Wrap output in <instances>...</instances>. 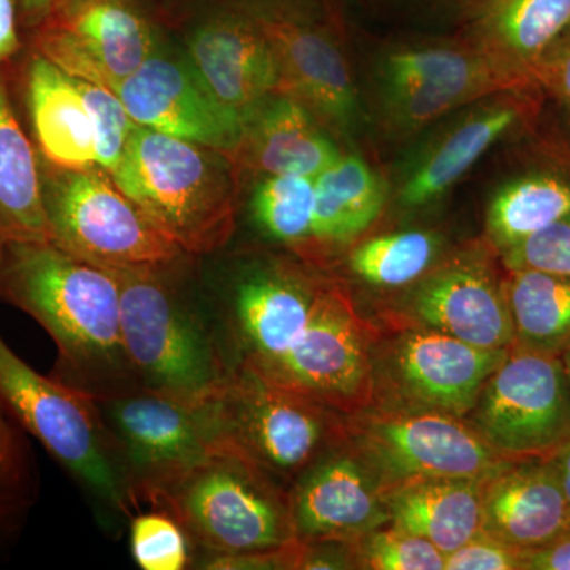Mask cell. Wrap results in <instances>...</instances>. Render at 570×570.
I'll return each instance as SVG.
<instances>
[{
  "label": "cell",
  "instance_id": "obj_1",
  "mask_svg": "<svg viewBox=\"0 0 570 570\" xmlns=\"http://www.w3.org/2000/svg\"><path fill=\"white\" fill-rule=\"evenodd\" d=\"M0 299L39 322L58 347L52 377L105 400L137 385L122 344L110 269L50 242L0 243Z\"/></svg>",
  "mask_w": 570,
  "mask_h": 570
},
{
  "label": "cell",
  "instance_id": "obj_2",
  "mask_svg": "<svg viewBox=\"0 0 570 570\" xmlns=\"http://www.w3.org/2000/svg\"><path fill=\"white\" fill-rule=\"evenodd\" d=\"M111 176L186 254H212L234 235L239 168L228 153L138 126Z\"/></svg>",
  "mask_w": 570,
  "mask_h": 570
},
{
  "label": "cell",
  "instance_id": "obj_3",
  "mask_svg": "<svg viewBox=\"0 0 570 570\" xmlns=\"http://www.w3.org/2000/svg\"><path fill=\"white\" fill-rule=\"evenodd\" d=\"M145 502L174 517L206 558L261 553L296 539L288 494L228 448L213 450Z\"/></svg>",
  "mask_w": 570,
  "mask_h": 570
},
{
  "label": "cell",
  "instance_id": "obj_4",
  "mask_svg": "<svg viewBox=\"0 0 570 570\" xmlns=\"http://www.w3.org/2000/svg\"><path fill=\"white\" fill-rule=\"evenodd\" d=\"M174 269H110L119 285L122 344L137 385L205 401L234 366L213 325L176 287Z\"/></svg>",
  "mask_w": 570,
  "mask_h": 570
},
{
  "label": "cell",
  "instance_id": "obj_5",
  "mask_svg": "<svg viewBox=\"0 0 570 570\" xmlns=\"http://www.w3.org/2000/svg\"><path fill=\"white\" fill-rule=\"evenodd\" d=\"M0 407L107 508L130 517L140 505L121 450L96 400L37 373L2 336Z\"/></svg>",
  "mask_w": 570,
  "mask_h": 570
},
{
  "label": "cell",
  "instance_id": "obj_6",
  "mask_svg": "<svg viewBox=\"0 0 570 570\" xmlns=\"http://www.w3.org/2000/svg\"><path fill=\"white\" fill-rule=\"evenodd\" d=\"M40 178L50 243L59 249L105 269L163 268L187 255L99 165L61 168L40 159Z\"/></svg>",
  "mask_w": 570,
  "mask_h": 570
},
{
  "label": "cell",
  "instance_id": "obj_7",
  "mask_svg": "<svg viewBox=\"0 0 570 570\" xmlns=\"http://www.w3.org/2000/svg\"><path fill=\"white\" fill-rule=\"evenodd\" d=\"M209 404L220 444L273 479L298 478L346 439V422L335 409L279 387L245 366L232 367Z\"/></svg>",
  "mask_w": 570,
  "mask_h": 570
},
{
  "label": "cell",
  "instance_id": "obj_8",
  "mask_svg": "<svg viewBox=\"0 0 570 570\" xmlns=\"http://www.w3.org/2000/svg\"><path fill=\"white\" fill-rule=\"evenodd\" d=\"M346 422V441L382 491L419 479H487L510 456L499 453L466 419L412 409H365Z\"/></svg>",
  "mask_w": 570,
  "mask_h": 570
},
{
  "label": "cell",
  "instance_id": "obj_9",
  "mask_svg": "<svg viewBox=\"0 0 570 570\" xmlns=\"http://www.w3.org/2000/svg\"><path fill=\"white\" fill-rule=\"evenodd\" d=\"M246 11L272 45L281 96L302 104L324 127L352 130L358 124V94L343 47L333 31L328 2L317 0H227Z\"/></svg>",
  "mask_w": 570,
  "mask_h": 570
},
{
  "label": "cell",
  "instance_id": "obj_10",
  "mask_svg": "<svg viewBox=\"0 0 570 570\" xmlns=\"http://www.w3.org/2000/svg\"><path fill=\"white\" fill-rule=\"evenodd\" d=\"M510 348L485 351L456 337L406 324L384 346H371L373 403L466 417Z\"/></svg>",
  "mask_w": 570,
  "mask_h": 570
},
{
  "label": "cell",
  "instance_id": "obj_11",
  "mask_svg": "<svg viewBox=\"0 0 570 570\" xmlns=\"http://www.w3.org/2000/svg\"><path fill=\"white\" fill-rule=\"evenodd\" d=\"M96 403L121 450L138 504L224 448L209 400L187 401L135 385Z\"/></svg>",
  "mask_w": 570,
  "mask_h": 570
},
{
  "label": "cell",
  "instance_id": "obj_12",
  "mask_svg": "<svg viewBox=\"0 0 570 570\" xmlns=\"http://www.w3.org/2000/svg\"><path fill=\"white\" fill-rule=\"evenodd\" d=\"M464 419L502 455L550 456L570 442V389L561 356L510 348Z\"/></svg>",
  "mask_w": 570,
  "mask_h": 570
},
{
  "label": "cell",
  "instance_id": "obj_13",
  "mask_svg": "<svg viewBox=\"0 0 570 570\" xmlns=\"http://www.w3.org/2000/svg\"><path fill=\"white\" fill-rule=\"evenodd\" d=\"M379 82L385 122L406 135L491 94L524 89L464 39L389 52L379 66Z\"/></svg>",
  "mask_w": 570,
  "mask_h": 570
},
{
  "label": "cell",
  "instance_id": "obj_14",
  "mask_svg": "<svg viewBox=\"0 0 570 570\" xmlns=\"http://www.w3.org/2000/svg\"><path fill=\"white\" fill-rule=\"evenodd\" d=\"M24 41L70 77L110 89L156 51L140 0H51Z\"/></svg>",
  "mask_w": 570,
  "mask_h": 570
},
{
  "label": "cell",
  "instance_id": "obj_15",
  "mask_svg": "<svg viewBox=\"0 0 570 570\" xmlns=\"http://www.w3.org/2000/svg\"><path fill=\"white\" fill-rule=\"evenodd\" d=\"M371 346L346 292L324 283L302 340L275 365L254 373L351 415L373 404Z\"/></svg>",
  "mask_w": 570,
  "mask_h": 570
},
{
  "label": "cell",
  "instance_id": "obj_16",
  "mask_svg": "<svg viewBox=\"0 0 570 570\" xmlns=\"http://www.w3.org/2000/svg\"><path fill=\"white\" fill-rule=\"evenodd\" d=\"M395 316L485 351L515 344L504 279L482 250L434 265L397 299Z\"/></svg>",
  "mask_w": 570,
  "mask_h": 570
},
{
  "label": "cell",
  "instance_id": "obj_17",
  "mask_svg": "<svg viewBox=\"0 0 570 570\" xmlns=\"http://www.w3.org/2000/svg\"><path fill=\"white\" fill-rule=\"evenodd\" d=\"M542 96L538 86L501 91L449 115L406 164L400 205L419 209L441 200L498 141L535 121Z\"/></svg>",
  "mask_w": 570,
  "mask_h": 570
},
{
  "label": "cell",
  "instance_id": "obj_18",
  "mask_svg": "<svg viewBox=\"0 0 570 570\" xmlns=\"http://www.w3.org/2000/svg\"><path fill=\"white\" fill-rule=\"evenodd\" d=\"M112 91L138 126L228 154L242 137V116L217 100L187 59L153 52Z\"/></svg>",
  "mask_w": 570,
  "mask_h": 570
},
{
  "label": "cell",
  "instance_id": "obj_19",
  "mask_svg": "<svg viewBox=\"0 0 570 570\" xmlns=\"http://www.w3.org/2000/svg\"><path fill=\"white\" fill-rule=\"evenodd\" d=\"M288 498L303 542H354L390 523L381 483L352 448L325 452L296 478Z\"/></svg>",
  "mask_w": 570,
  "mask_h": 570
},
{
  "label": "cell",
  "instance_id": "obj_20",
  "mask_svg": "<svg viewBox=\"0 0 570 570\" xmlns=\"http://www.w3.org/2000/svg\"><path fill=\"white\" fill-rule=\"evenodd\" d=\"M322 284L281 264L239 277L227 321L239 352L236 365L261 373L291 352L305 335Z\"/></svg>",
  "mask_w": 570,
  "mask_h": 570
},
{
  "label": "cell",
  "instance_id": "obj_21",
  "mask_svg": "<svg viewBox=\"0 0 570 570\" xmlns=\"http://www.w3.org/2000/svg\"><path fill=\"white\" fill-rule=\"evenodd\" d=\"M187 61L220 104L243 122L266 97L277 92L279 71L272 45L257 22L227 2L202 21L187 41Z\"/></svg>",
  "mask_w": 570,
  "mask_h": 570
},
{
  "label": "cell",
  "instance_id": "obj_22",
  "mask_svg": "<svg viewBox=\"0 0 570 570\" xmlns=\"http://www.w3.org/2000/svg\"><path fill=\"white\" fill-rule=\"evenodd\" d=\"M13 94L41 160L61 168L97 165L91 118L73 77L26 47L13 61Z\"/></svg>",
  "mask_w": 570,
  "mask_h": 570
},
{
  "label": "cell",
  "instance_id": "obj_23",
  "mask_svg": "<svg viewBox=\"0 0 570 570\" xmlns=\"http://www.w3.org/2000/svg\"><path fill=\"white\" fill-rule=\"evenodd\" d=\"M482 532L520 551L568 534V501L549 456L512 460L483 479Z\"/></svg>",
  "mask_w": 570,
  "mask_h": 570
},
{
  "label": "cell",
  "instance_id": "obj_24",
  "mask_svg": "<svg viewBox=\"0 0 570 570\" xmlns=\"http://www.w3.org/2000/svg\"><path fill=\"white\" fill-rule=\"evenodd\" d=\"M230 156L236 167L255 174L316 178L341 153L313 112L273 94L246 116Z\"/></svg>",
  "mask_w": 570,
  "mask_h": 570
},
{
  "label": "cell",
  "instance_id": "obj_25",
  "mask_svg": "<svg viewBox=\"0 0 570 570\" xmlns=\"http://www.w3.org/2000/svg\"><path fill=\"white\" fill-rule=\"evenodd\" d=\"M466 20L463 39L520 88H531L540 56L570 26V0H485Z\"/></svg>",
  "mask_w": 570,
  "mask_h": 570
},
{
  "label": "cell",
  "instance_id": "obj_26",
  "mask_svg": "<svg viewBox=\"0 0 570 570\" xmlns=\"http://www.w3.org/2000/svg\"><path fill=\"white\" fill-rule=\"evenodd\" d=\"M50 242L40 159L14 104L13 61L0 63V243Z\"/></svg>",
  "mask_w": 570,
  "mask_h": 570
},
{
  "label": "cell",
  "instance_id": "obj_27",
  "mask_svg": "<svg viewBox=\"0 0 570 570\" xmlns=\"http://www.w3.org/2000/svg\"><path fill=\"white\" fill-rule=\"evenodd\" d=\"M482 480L419 479L382 491L390 524L452 553L482 532Z\"/></svg>",
  "mask_w": 570,
  "mask_h": 570
},
{
  "label": "cell",
  "instance_id": "obj_28",
  "mask_svg": "<svg viewBox=\"0 0 570 570\" xmlns=\"http://www.w3.org/2000/svg\"><path fill=\"white\" fill-rule=\"evenodd\" d=\"M535 165L502 184L487 212V234L499 253L570 214V151L554 149Z\"/></svg>",
  "mask_w": 570,
  "mask_h": 570
},
{
  "label": "cell",
  "instance_id": "obj_29",
  "mask_svg": "<svg viewBox=\"0 0 570 570\" xmlns=\"http://www.w3.org/2000/svg\"><path fill=\"white\" fill-rule=\"evenodd\" d=\"M313 235L309 245H347L376 223L387 202L381 176L360 156L348 154L314 178ZM307 245V246H309Z\"/></svg>",
  "mask_w": 570,
  "mask_h": 570
},
{
  "label": "cell",
  "instance_id": "obj_30",
  "mask_svg": "<svg viewBox=\"0 0 570 570\" xmlns=\"http://www.w3.org/2000/svg\"><path fill=\"white\" fill-rule=\"evenodd\" d=\"M505 295L513 347L561 356L570 351V276L521 269L509 272Z\"/></svg>",
  "mask_w": 570,
  "mask_h": 570
},
{
  "label": "cell",
  "instance_id": "obj_31",
  "mask_svg": "<svg viewBox=\"0 0 570 570\" xmlns=\"http://www.w3.org/2000/svg\"><path fill=\"white\" fill-rule=\"evenodd\" d=\"M441 238L433 232L404 230L366 239L348 257L351 272L377 288H407L438 264Z\"/></svg>",
  "mask_w": 570,
  "mask_h": 570
},
{
  "label": "cell",
  "instance_id": "obj_32",
  "mask_svg": "<svg viewBox=\"0 0 570 570\" xmlns=\"http://www.w3.org/2000/svg\"><path fill=\"white\" fill-rule=\"evenodd\" d=\"M314 178L265 176L253 197L255 224L269 238L284 245L306 247L313 235Z\"/></svg>",
  "mask_w": 570,
  "mask_h": 570
},
{
  "label": "cell",
  "instance_id": "obj_33",
  "mask_svg": "<svg viewBox=\"0 0 570 570\" xmlns=\"http://www.w3.org/2000/svg\"><path fill=\"white\" fill-rule=\"evenodd\" d=\"M354 568L371 570H444L445 554L430 540L393 524L348 542Z\"/></svg>",
  "mask_w": 570,
  "mask_h": 570
},
{
  "label": "cell",
  "instance_id": "obj_34",
  "mask_svg": "<svg viewBox=\"0 0 570 570\" xmlns=\"http://www.w3.org/2000/svg\"><path fill=\"white\" fill-rule=\"evenodd\" d=\"M37 498V478L28 442L0 407V530L21 527Z\"/></svg>",
  "mask_w": 570,
  "mask_h": 570
},
{
  "label": "cell",
  "instance_id": "obj_35",
  "mask_svg": "<svg viewBox=\"0 0 570 570\" xmlns=\"http://www.w3.org/2000/svg\"><path fill=\"white\" fill-rule=\"evenodd\" d=\"M73 80L91 118L96 164L112 174L121 164L138 124L112 89L78 78Z\"/></svg>",
  "mask_w": 570,
  "mask_h": 570
},
{
  "label": "cell",
  "instance_id": "obj_36",
  "mask_svg": "<svg viewBox=\"0 0 570 570\" xmlns=\"http://www.w3.org/2000/svg\"><path fill=\"white\" fill-rule=\"evenodd\" d=\"M130 549L142 570H183L193 564L189 538L163 510L134 517Z\"/></svg>",
  "mask_w": 570,
  "mask_h": 570
},
{
  "label": "cell",
  "instance_id": "obj_37",
  "mask_svg": "<svg viewBox=\"0 0 570 570\" xmlns=\"http://www.w3.org/2000/svg\"><path fill=\"white\" fill-rule=\"evenodd\" d=\"M508 272L534 269L570 276V214L499 253Z\"/></svg>",
  "mask_w": 570,
  "mask_h": 570
},
{
  "label": "cell",
  "instance_id": "obj_38",
  "mask_svg": "<svg viewBox=\"0 0 570 570\" xmlns=\"http://www.w3.org/2000/svg\"><path fill=\"white\" fill-rule=\"evenodd\" d=\"M444 570H523V551L480 532L460 549L445 554Z\"/></svg>",
  "mask_w": 570,
  "mask_h": 570
},
{
  "label": "cell",
  "instance_id": "obj_39",
  "mask_svg": "<svg viewBox=\"0 0 570 570\" xmlns=\"http://www.w3.org/2000/svg\"><path fill=\"white\" fill-rule=\"evenodd\" d=\"M532 81L560 105L570 121V26L540 56L532 70Z\"/></svg>",
  "mask_w": 570,
  "mask_h": 570
},
{
  "label": "cell",
  "instance_id": "obj_40",
  "mask_svg": "<svg viewBox=\"0 0 570 570\" xmlns=\"http://www.w3.org/2000/svg\"><path fill=\"white\" fill-rule=\"evenodd\" d=\"M24 48L18 0H0V63L14 61Z\"/></svg>",
  "mask_w": 570,
  "mask_h": 570
},
{
  "label": "cell",
  "instance_id": "obj_41",
  "mask_svg": "<svg viewBox=\"0 0 570 570\" xmlns=\"http://www.w3.org/2000/svg\"><path fill=\"white\" fill-rule=\"evenodd\" d=\"M523 570H570V532L539 549L523 551Z\"/></svg>",
  "mask_w": 570,
  "mask_h": 570
},
{
  "label": "cell",
  "instance_id": "obj_42",
  "mask_svg": "<svg viewBox=\"0 0 570 570\" xmlns=\"http://www.w3.org/2000/svg\"><path fill=\"white\" fill-rule=\"evenodd\" d=\"M22 33L31 32L40 24L50 9L51 0H18Z\"/></svg>",
  "mask_w": 570,
  "mask_h": 570
},
{
  "label": "cell",
  "instance_id": "obj_43",
  "mask_svg": "<svg viewBox=\"0 0 570 570\" xmlns=\"http://www.w3.org/2000/svg\"><path fill=\"white\" fill-rule=\"evenodd\" d=\"M549 459L554 469H557L562 491H564L566 501H568L570 532V442L562 445V448L558 449L557 452L551 453Z\"/></svg>",
  "mask_w": 570,
  "mask_h": 570
},
{
  "label": "cell",
  "instance_id": "obj_44",
  "mask_svg": "<svg viewBox=\"0 0 570 570\" xmlns=\"http://www.w3.org/2000/svg\"><path fill=\"white\" fill-rule=\"evenodd\" d=\"M403 2L415 3V6L430 7V9H455L464 17H469L485 0H403Z\"/></svg>",
  "mask_w": 570,
  "mask_h": 570
},
{
  "label": "cell",
  "instance_id": "obj_45",
  "mask_svg": "<svg viewBox=\"0 0 570 570\" xmlns=\"http://www.w3.org/2000/svg\"><path fill=\"white\" fill-rule=\"evenodd\" d=\"M562 365H564L566 377H568L569 389H570V351L566 352L564 355H561Z\"/></svg>",
  "mask_w": 570,
  "mask_h": 570
},
{
  "label": "cell",
  "instance_id": "obj_46",
  "mask_svg": "<svg viewBox=\"0 0 570 570\" xmlns=\"http://www.w3.org/2000/svg\"><path fill=\"white\" fill-rule=\"evenodd\" d=\"M7 535H9V534H7L6 531L0 530V539L7 538Z\"/></svg>",
  "mask_w": 570,
  "mask_h": 570
}]
</instances>
